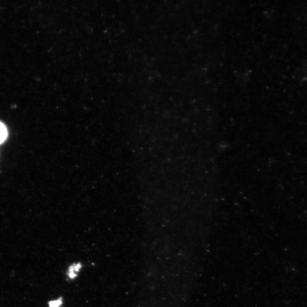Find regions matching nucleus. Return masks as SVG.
<instances>
[{
	"label": "nucleus",
	"instance_id": "obj_2",
	"mask_svg": "<svg viewBox=\"0 0 307 307\" xmlns=\"http://www.w3.org/2000/svg\"><path fill=\"white\" fill-rule=\"evenodd\" d=\"M7 137V130L1 122H0V144L2 143Z\"/></svg>",
	"mask_w": 307,
	"mask_h": 307
},
{
	"label": "nucleus",
	"instance_id": "obj_1",
	"mask_svg": "<svg viewBox=\"0 0 307 307\" xmlns=\"http://www.w3.org/2000/svg\"><path fill=\"white\" fill-rule=\"evenodd\" d=\"M82 264L80 263L73 264L69 267V275L71 279H74L77 277V273L79 272L81 268H82Z\"/></svg>",
	"mask_w": 307,
	"mask_h": 307
},
{
	"label": "nucleus",
	"instance_id": "obj_3",
	"mask_svg": "<svg viewBox=\"0 0 307 307\" xmlns=\"http://www.w3.org/2000/svg\"><path fill=\"white\" fill-rule=\"evenodd\" d=\"M63 300L61 298L53 300L49 302V307H60L62 305Z\"/></svg>",
	"mask_w": 307,
	"mask_h": 307
}]
</instances>
